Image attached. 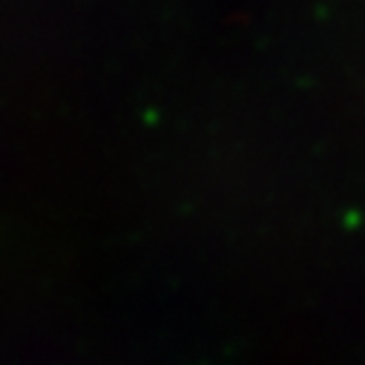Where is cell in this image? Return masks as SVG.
Listing matches in <instances>:
<instances>
[{"instance_id":"6da1fadb","label":"cell","mask_w":365,"mask_h":365,"mask_svg":"<svg viewBox=\"0 0 365 365\" xmlns=\"http://www.w3.org/2000/svg\"><path fill=\"white\" fill-rule=\"evenodd\" d=\"M342 225H345L348 230H354V227H359V225H362V216H359L356 210H348V213H345V219H342Z\"/></svg>"}]
</instances>
